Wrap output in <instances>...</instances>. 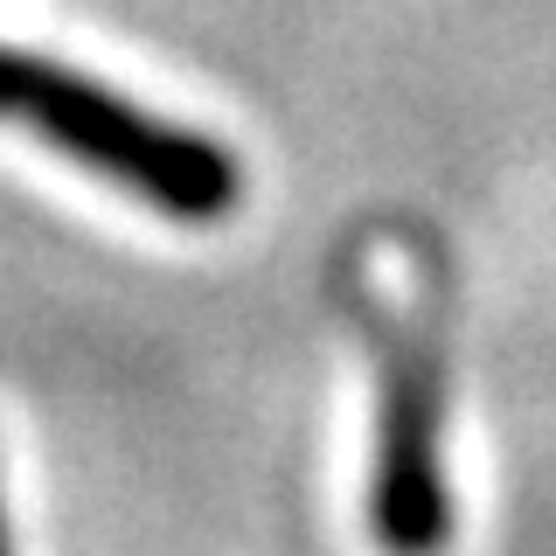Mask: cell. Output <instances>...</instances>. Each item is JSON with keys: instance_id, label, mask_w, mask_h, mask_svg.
I'll return each mask as SVG.
<instances>
[{"instance_id": "6da1fadb", "label": "cell", "mask_w": 556, "mask_h": 556, "mask_svg": "<svg viewBox=\"0 0 556 556\" xmlns=\"http://www.w3.org/2000/svg\"><path fill=\"white\" fill-rule=\"evenodd\" d=\"M0 126L35 132L42 147L84 161L98 181L126 188L132 202L161 208L174 223H216L243 195L230 147L174 126V118H153L147 104L104 91L98 77L42 56V49L0 42Z\"/></svg>"}, {"instance_id": "7a4b0ae2", "label": "cell", "mask_w": 556, "mask_h": 556, "mask_svg": "<svg viewBox=\"0 0 556 556\" xmlns=\"http://www.w3.org/2000/svg\"><path fill=\"white\" fill-rule=\"evenodd\" d=\"M439 376L417 348L382 355L376 396V466H369V529L390 556H439L452 535L445 452H439Z\"/></svg>"}, {"instance_id": "3957f363", "label": "cell", "mask_w": 556, "mask_h": 556, "mask_svg": "<svg viewBox=\"0 0 556 556\" xmlns=\"http://www.w3.org/2000/svg\"><path fill=\"white\" fill-rule=\"evenodd\" d=\"M0 556H14V543H8V508H0Z\"/></svg>"}]
</instances>
